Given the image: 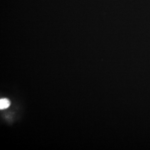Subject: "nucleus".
<instances>
[{
  "instance_id": "1",
  "label": "nucleus",
  "mask_w": 150,
  "mask_h": 150,
  "mask_svg": "<svg viewBox=\"0 0 150 150\" xmlns=\"http://www.w3.org/2000/svg\"><path fill=\"white\" fill-rule=\"evenodd\" d=\"M11 102L7 98H2L0 100V109L1 110L6 109L9 107Z\"/></svg>"
}]
</instances>
